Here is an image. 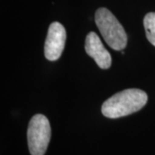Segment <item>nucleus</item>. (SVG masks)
Returning a JSON list of instances; mask_svg holds the SVG:
<instances>
[{
    "label": "nucleus",
    "instance_id": "obj_1",
    "mask_svg": "<svg viewBox=\"0 0 155 155\" xmlns=\"http://www.w3.org/2000/svg\"><path fill=\"white\" fill-rule=\"evenodd\" d=\"M147 102V93L140 89H127L103 104L102 113L108 118H119L141 110Z\"/></svg>",
    "mask_w": 155,
    "mask_h": 155
},
{
    "label": "nucleus",
    "instance_id": "obj_2",
    "mask_svg": "<svg viewBox=\"0 0 155 155\" xmlns=\"http://www.w3.org/2000/svg\"><path fill=\"white\" fill-rule=\"evenodd\" d=\"M95 22L106 43L112 49L122 51L127 41V34L116 17L106 8L96 11Z\"/></svg>",
    "mask_w": 155,
    "mask_h": 155
},
{
    "label": "nucleus",
    "instance_id": "obj_3",
    "mask_svg": "<svg viewBox=\"0 0 155 155\" xmlns=\"http://www.w3.org/2000/svg\"><path fill=\"white\" fill-rule=\"evenodd\" d=\"M28 145L31 155H44L51 138V127L48 118L41 114L34 116L28 124Z\"/></svg>",
    "mask_w": 155,
    "mask_h": 155
},
{
    "label": "nucleus",
    "instance_id": "obj_4",
    "mask_svg": "<svg viewBox=\"0 0 155 155\" xmlns=\"http://www.w3.org/2000/svg\"><path fill=\"white\" fill-rule=\"evenodd\" d=\"M67 32L64 26L58 22L50 24L45 41L44 54L48 61H57L65 48Z\"/></svg>",
    "mask_w": 155,
    "mask_h": 155
},
{
    "label": "nucleus",
    "instance_id": "obj_5",
    "mask_svg": "<svg viewBox=\"0 0 155 155\" xmlns=\"http://www.w3.org/2000/svg\"><path fill=\"white\" fill-rule=\"evenodd\" d=\"M84 48L89 56L94 59L97 66L102 69H108L111 66V56L104 48L98 35L90 32L85 38Z\"/></svg>",
    "mask_w": 155,
    "mask_h": 155
},
{
    "label": "nucleus",
    "instance_id": "obj_6",
    "mask_svg": "<svg viewBox=\"0 0 155 155\" xmlns=\"http://www.w3.org/2000/svg\"><path fill=\"white\" fill-rule=\"evenodd\" d=\"M144 28L147 38L155 46V12H150L144 17Z\"/></svg>",
    "mask_w": 155,
    "mask_h": 155
}]
</instances>
